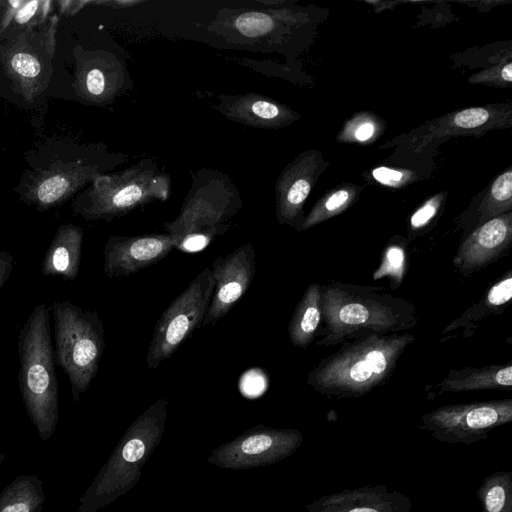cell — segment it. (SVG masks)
Wrapping results in <instances>:
<instances>
[{
  "label": "cell",
  "instance_id": "obj_1",
  "mask_svg": "<svg viewBox=\"0 0 512 512\" xmlns=\"http://www.w3.org/2000/svg\"><path fill=\"white\" fill-rule=\"evenodd\" d=\"M26 169L14 188L38 212L58 208L111 169L104 147L52 136L25 153Z\"/></svg>",
  "mask_w": 512,
  "mask_h": 512
},
{
  "label": "cell",
  "instance_id": "obj_2",
  "mask_svg": "<svg viewBox=\"0 0 512 512\" xmlns=\"http://www.w3.org/2000/svg\"><path fill=\"white\" fill-rule=\"evenodd\" d=\"M317 346L328 347L372 334L408 332L418 325L413 303L383 287L329 281L321 285Z\"/></svg>",
  "mask_w": 512,
  "mask_h": 512
},
{
  "label": "cell",
  "instance_id": "obj_3",
  "mask_svg": "<svg viewBox=\"0 0 512 512\" xmlns=\"http://www.w3.org/2000/svg\"><path fill=\"white\" fill-rule=\"evenodd\" d=\"M415 341L408 333L372 334L349 340L321 359L307 384L330 398H359L390 380L405 350Z\"/></svg>",
  "mask_w": 512,
  "mask_h": 512
},
{
  "label": "cell",
  "instance_id": "obj_4",
  "mask_svg": "<svg viewBox=\"0 0 512 512\" xmlns=\"http://www.w3.org/2000/svg\"><path fill=\"white\" fill-rule=\"evenodd\" d=\"M50 317L46 304L36 305L17 336L19 391L25 410L42 441L51 438L59 419V383Z\"/></svg>",
  "mask_w": 512,
  "mask_h": 512
},
{
  "label": "cell",
  "instance_id": "obj_5",
  "mask_svg": "<svg viewBox=\"0 0 512 512\" xmlns=\"http://www.w3.org/2000/svg\"><path fill=\"white\" fill-rule=\"evenodd\" d=\"M241 207L239 192L230 178L203 169L194 176L178 216L163 228L177 239V249L197 252L229 230V220Z\"/></svg>",
  "mask_w": 512,
  "mask_h": 512
},
{
  "label": "cell",
  "instance_id": "obj_6",
  "mask_svg": "<svg viewBox=\"0 0 512 512\" xmlns=\"http://www.w3.org/2000/svg\"><path fill=\"white\" fill-rule=\"evenodd\" d=\"M170 183L169 174L160 172L154 161L143 159L98 177L73 198L71 211L86 221L111 222L147 203L165 201Z\"/></svg>",
  "mask_w": 512,
  "mask_h": 512
},
{
  "label": "cell",
  "instance_id": "obj_7",
  "mask_svg": "<svg viewBox=\"0 0 512 512\" xmlns=\"http://www.w3.org/2000/svg\"><path fill=\"white\" fill-rule=\"evenodd\" d=\"M167 406V399L160 398L133 422L81 497L78 512H96L133 486L162 436Z\"/></svg>",
  "mask_w": 512,
  "mask_h": 512
},
{
  "label": "cell",
  "instance_id": "obj_8",
  "mask_svg": "<svg viewBox=\"0 0 512 512\" xmlns=\"http://www.w3.org/2000/svg\"><path fill=\"white\" fill-rule=\"evenodd\" d=\"M49 309L55 364L66 373L72 398L78 402L98 373L105 348L104 326L96 310L83 309L70 300L54 301Z\"/></svg>",
  "mask_w": 512,
  "mask_h": 512
},
{
  "label": "cell",
  "instance_id": "obj_9",
  "mask_svg": "<svg viewBox=\"0 0 512 512\" xmlns=\"http://www.w3.org/2000/svg\"><path fill=\"white\" fill-rule=\"evenodd\" d=\"M59 18L50 14L42 24L0 40V63L15 93L27 104L42 95L53 74Z\"/></svg>",
  "mask_w": 512,
  "mask_h": 512
},
{
  "label": "cell",
  "instance_id": "obj_10",
  "mask_svg": "<svg viewBox=\"0 0 512 512\" xmlns=\"http://www.w3.org/2000/svg\"><path fill=\"white\" fill-rule=\"evenodd\" d=\"M512 126V103H493L469 107L426 121L421 126L403 133L380 146H397L402 159L417 160L432 152L437 145L451 137H481L490 130Z\"/></svg>",
  "mask_w": 512,
  "mask_h": 512
},
{
  "label": "cell",
  "instance_id": "obj_11",
  "mask_svg": "<svg viewBox=\"0 0 512 512\" xmlns=\"http://www.w3.org/2000/svg\"><path fill=\"white\" fill-rule=\"evenodd\" d=\"M211 268L205 267L170 303L156 322L146 356L149 369L171 357L202 326L214 291Z\"/></svg>",
  "mask_w": 512,
  "mask_h": 512
},
{
  "label": "cell",
  "instance_id": "obj_12",
  "mask_svg": "<svg viewBox=\"0 0 512 512\" xmlns=\"http://www.w3.org/2000/svg\"><path fill=\"white\" fill-rule=\"evenodd\" d=\"M512 421V399L440 406L421 416L418 428L447 444L471 445Z\"/></svg>",
  "mask_w": 512,
  "mask_h": 512
},
{
  "label": "cell",
  "instance_id": "obj_13",
  "mask_svg": "<svg viewBox=\"0 0 512 512\" xmlns=\"http://www.w3.org/2000/svg\"><path fill=\"white\" fill-rule=\"evenodd\" d=\"M302 441V433L295 429L260 428L220 446L208 460L231 469L270 465L293 454Z\"/></svg>",
  "mask_w": 512,
  "mask_h": 512
},
{
  "label": "cell",
  "instance_id": "obj_14",
  "mask_svg": "<svg viewBox=\"0 0 512 512\" xmlns=\"http://www.w3.org/2000/svg\"><path fill=\"white\" fill-rule=\"evenodd\" d=\"M329 163L321 151L309 149L288 163L275 184L276 218L279 224L297 228L303 206L320 175Z\"/></svg>",
  "mask_w": 512,
  "mask_h": 512
},
{
  "label": "cell",
  "instance_id": "obj_15",
  "mask_svg": "<svg viewBox=\"0 0 512 512\" xmlns=\"http://www.w3.org/2000/svg\"><path fill=\"white\" fill-rule=\"evenodd\" d=\"M214 291L202 326L215 325L238 303L252 284L256 272V254L252 243H246L211 267Z\"/></svg>",
  "mask_w": 512,
  "mask_h": 512
},
{
  "label": "cell",
  "instance_id": "obj_16",
  "mask_svg": "<svg viewBox=\"0 0 512 512\" xmlns=\"http://www.w3.org/2000/svg\"><path fill=\"white\" fill-rule=\"evenodd\" d=\"M178 245L168 233L110 236L103 250V270L108 278L128 277L163 260Z\"/></svg>",
  "mask_w": 512,
  "mask_h": 512
},
{
  "label": "cell",
  "instance_id": "obj_17",
  "mask_svg": "<svg viewBox=\"0 0 512 512\" xmlns=\"http://www.w3.org/2000/svg\"><path fill=\"white\" fill-rule=\"evenodd\" d=\"M512 243V211L495 217L473 231L453 257L462 275L476 273L503 257Z\"/></svg>",
  "mask_w": 512,
  "mask_h": 512
},
{
  "label": "cell",
  "instance_id": "obj_18",
  "mask_svg": "<svg viewBox=\"0 0 512 512\" xmlns=\"http://www.w3.org/2000/svg\"><path fill=\"white\" fill-rule=\"evenodd\" d=\"M308 512H410V498L384 485H368L328 494L305 505Z\"/></svg>",
  "mask_w": 512,
  "mask_h": 512
},
{
  "label": "cell",
  "instance_id": "obj_19",
  "mask_svg": "<svg viewBox=\"0 0 512 512\" xmlns=\"http://www.w3.org/2000/svg\"><path fill=\"white\" fill-rule=\"evenodd\" d=\"M76 60L73 89L89 103H103L112 97L119 80L118 65L110 54L98 50H74Z\"/></svg>",
  "mask_w": 512,
  "mask_h": 512
},
{
  "label": "cell",
  "instance_id": "obj_20",
  "mask_svg": "<svg viewBox=\"0 0 512 512\" xmlns=\"http://www.w3.org/2000/svg\"><path fill=\"white\" fill-rule=\"evenodd\" d=\"M219 110L229 120L263 129L284 128L300 117L288 106L256 93L223 96Z\"/></svg>",
  "mask_w": 512,
  "mask_h": 512
},
{
  "label": "cell",
  "instance_id": "obj_21",
  "mask_svg": "<svg viewBox=\"0 0 512 512\" xmlns=\"http://www.w3.org/2000/svg\"><path fill=\"white\" fill-rule=\"evenodd\" d=\"M83 237L82 227L72 223L60 225L44 255L42 275L74 281L80 270Z\"/></svg>",
  "mask_w": 512,
  "mask_h": 512
},
{
  "label": "cell",
  "instance_id": "obj_22",
  "mask_svg": "<svg viewBox=\"0 0 512 512\" xmlns=\"http://www.w3.org/2000/svg\"><path fill=\"white\" fill-rule=\"evenodd\" d=\"M435 388L436 395L477 390H511L512 363L450 369Z\"/></svg>",
  "mask_w": 512,
  "mask_h": 512
},
{
  "label": "cell",
  "instance_id": "obj_23",
  "mask_svg": "<svg viewBox=\"0 0 512 512\" xmlns=\"http://www.w3.org/2000/svg\"><path fill=\"white\" fill-rule=\"evenodd\" d=\"M512 298V272L508 270L503 277L494 283L482 298L465 310L458 318L453 320L444 330L443 334L454 330L464 329L470 332L477 323L490 315H500L506 309Z\"/></svg>",
  "mask_w": 512,
  "mask_h": 512
},
{
  "label": "cell",
  "instance_id": "obj_24",
  "mask_svg": "<svg viewBox=\"0 0 512 512\" xmlns=\"http://www.w3.org/2000/svg\"><path fill=\"white\" fill-rule=\"evenodd\" d=\"M321 324V285L311 283L295 307L288 324V336L293 346L308 347L316 338Z\"/></svg>",
  "mask_w": 512,
  "mask_h": 512
},
{
  "label": "cell",
  "instance_id": "obj_25",
  "mask_svg": "<svg viewBox=\"0 0 512 512\" xmlns=\"http://www.w3.org/2000/svg\"><path fill=\"white\" fill-rule=\"evenodd\" d=\"M50 0L7 1L0 15V40L34 28L47 20L51 14Z\"/></svg>",
  "mask_w": 512,
  "mask_h": 512
},
{
  "label": "cell",
  "instance_id": "obj_26",
  "mask_svg": "<svg viewBox=\"0 0 512 512\" xmlns=\"http://www.w3.org/2000/svg\"><path fill=\"white\" fill-rule=\"evenodd\" d=\"M45 495L36 475H20L0 493V512H40Z\"/></svg>",
  "mask_w": 512,
  "mask_h": 512
},
{
  "label": "cell",
  "instance_id": "obj_27",
  "mask_svg": "<svg viewBox=\"0 0 512 512\" xmlns=\"http://www.w3.org/2000/svg\"><path fill=\"white\" fill-rule=\"evenodd\" d=\"M361 190L362 188L353 183H342L330 189L319 198L309 213L302 218L296 230H308L346 211L358 200Z\"/></svg>",
  "mask_w": 512,
  "mask_h": 512
},
{
  "label": "cell",
  "instance_id": "obj_28",
  "mask_svg": "<svg viewBox=\"0 0 512 512\" xmlns=\"http://www.w3.org/2000/svg\"><path fill=\"white\" fill-rule=\"evenodd\" d=\"M512 211V167L499 174L487 187L475 210L474 229Z\"/></svg>",
  "mask_w": 512,
  "mask_h": 512
},
{
  "label": "cell",
  "instance_id": "obj_29",
  "mask_svg": "<svg viewBox=\"0 0 512 512\" xmlns=\"http://www.w3.org/2000/svg\"><path fill=\"white\" fill-rule=\"evenodd\" d=\"M476 497L480 512H512V472L501 470L485 477Z\"/></svg>",
  "mask_w": 512,
  "mask_h": 512
},
{
  "label": "cell",
  "instance_id": "obj_30",
  "mask_svg": "<svg viewBox=\"0 0 512 512\" xmlns=\"http://www.w3.org/2000/svg\"><path fill=\"white\" fill-rule=\"evenodd\" d=\"M286 10H245L231 16L229 25L248 39L264 38L275 32L279 24L289 19Z\"/></svg>",
  "mask_w": 512,
  "mask_h": 512
},
{
  "label": "cell",
  "instance_id": "obj_31",
  "mask_svg": "<svg viewBox=\"0 0 512 512\" xmlns=\"http://www.w3.org/2000/svg\"><path fill=\"white\" fill-rule=\"evenodd\" d=\"M386 130L385 121L371 111H360L350 117L336 136L338 143L371 145Z\"/></svg>",
  "mask_w": 512,
  "mask_h": 512
},
{
  "label": "cell",
  "instance_id": "obj_32",
  "mask_svg": "<svg viewBox=\"0 0 512 512\" xmlns=\"http://www.w3.org/2000/svg\"><path fill=\"white\" fill-rule=\"evenodd\" d=\"M425 168L389 167L377 166L363 176L367 181L378 183L382 186L401 189L414 182L426 178Z\"/></svg>",
  "mask_w": 512,
  "mask_h": 512
},
{
  "label": "cell",
  "instance_id": "obj_33",
  "mask_svg": "<svg viewBox=\"0 0 512 512\" xmlns=\"http://www.w3.org/2000/svg\"><path fill=\"white\" fill-rule=\"evenodd\" d=\"M447 191L439 192L427 199L419 206L409 219V232L411 236L424 232L438 217L442 209Z\"/></svg>",
  "mask_w": 512,
  "mask_h": 512
},
{
  "label": "cell",
  "instance_id": "obj_34",
  "mask_svg": "<svg viewBox=\"0 0 512 512\" xmlns=\"http://www.w3.org/2000/svg\"><path fill=\"white\" fill-rule=\"evenodd\" d=\"M471 84H485L499 88H510L512 85L511 55L497 64L481 70L468 78Z\"/></svg>",
  "mask_w": 512,
  "mask_h": 512
},
{
  "label": "cell",
  "instance_id": "obj_35",
  "mask_svg": "<svg viewBox=\"0 0 512 512\" xmlns=\"http://www.w3.org/2000/svg\"><path fill=\"white\" fill-rule=\"evenodd\" d=\"M403 262L404 253L401 247L390 246L385 253V258L383 259L380 269L377 272H375L374 278L376 279L381 277V275L390 274L391 270H393L392 274L396 273L399 275Z\"/></svg>",
  "mask_w": 512,
  "mask_h": 512
},
{
  "label": "cell",
  "instance_id": "obj_36",
  "mask_svg": "<svg viewBox=\"0 0 512 512\" xmlns=\"http://www.w3.org/2000/svg\"><path fill=\"white\" fill-rule=\"evenodd\" d=\"M14 268V257L7 251H0V292Z\"/></svg>",
  "mask_w": 512,
  "mask_h": 512
},
{
  "label": "cell",
  "instance_id": "obj_37",
  "mask_svg": "<svg viewBox=\"0 0 512 512\" xmlns=\"http://www.w3.org/2000/svg\"><path fill=\"white\" fill-rule=\"evenodd\" d=\"M144 1H136V0H132V1H129V0H125V1H120V0H117V1H97V2H91L90 1V4H101V5H109L113 8H129V7H133V6H136V5H140L142 4Z\"/></svg>",
  "mask_w": 512,
  "mask_h": 512
},
{
  "label": "cell",
  "instance_id": "obj_38",
  "mask_svg": "<svg viewBox=\"0 0 512 512\" xmlns=\"http://www.w3.org/2000/svg\"><path fill=\"white\" fill-rule=\"evenodd\" d=\"M7 5V0H0V15L3 13Z\"/></svg>",
  "mask_w": 512,
  "mask_h": 512
},
{
  "label": "cell",
  "instance_id": "obj_39",
  "mask_svg": "<svg viewBox=\"0 0 512 512\" xmlns=\"http://www.w3.org/2000/svg\"><path fill=\"white\" fill-rule=\"evenodd\" d=\"M4 459H5V455L0 451V465Z\"/></svg>",
  "mask_w": 512,
  "mask_h": 512
}]
</instances>
